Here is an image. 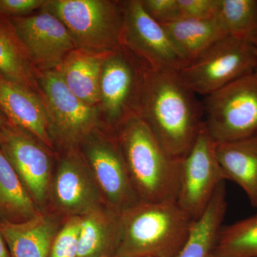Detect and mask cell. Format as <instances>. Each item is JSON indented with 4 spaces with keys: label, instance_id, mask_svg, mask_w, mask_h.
Listing matches in <instances>:
<instances>
[{
    "label": "cell",
    "instance_id": "6da1fadb",
    "mask_svg": "<svg viewBox=\"0 0 257 257\" xmlns=\"http://www.w3.org/2000/svg\"><path fill=\"white\" fill-rule=\"evenodd\" d=\"M140 67L137 114L171 155L182 159L204 124L202 102L177 71L152 69L143 63Z\"/></svg>",
    "mask_w": 257,
    "mask_h": 257
},
{
    "label": "cell",
    "instance_id": "7a4b0ae2",
    "mask_svg": "<svg viewBox=\"0 0 257 257\" xmlns=\"http://www.w3.org/2000/svg\"><path fill=\"white\" fill-rule=\"evenodd\" d=\"M115 136L140 200L177 201L182 159L162 146L137 113L121 123Z\"/></svg>",
    "mask_w": 257,
    "mask_h": 257
},
{
    "label": "cell",
    "instance_id": "3957f363",
    "mask_svg": "<svg viewBox=\"0 0 257 257\" xmlns=\"http://www.w3.org/2000/svg\"><path fill=\"white\" fill-rule=\"evenodd\" d=\"M194 221L177 201H140L120 214L116 256L175 257Z\"/></svg>",
    "mask_w": 257,
    "mask_h": 257
},
{
    "label": "cell",
    "instance_id": "277c9868",
    "mask_svg": "<svg viewBox=\"0 0 257 257\" xmlns=\"http://www.w3.org/2000/svg\"><path fill=\"white\" fill-rule=\"evenodd\" d=\"M40 10L62 22L77 48L105 52L121 47V2L46 0Z\"/></svg>",
    "mask_w": 257,
    "mask_h": 257
},
{
    "label": "cell",
    "instance_id": "5b68a950",
    "mask_svg": "<svg viewBox=\"0 0 257 257\" xmlns=\"http://www.w3.org/2000/svg\"><path fill=\"white\" fill-rule=\"evenodd\" d=\"M204 123L215 143L257 136V71L204 96Z\"/></svg>",
    "mask_w": 257,
    "mask_h": 257
},
{
    "label": "cell",
    "instance_id": "8992f818",
    "mask_svg": "<svg viewBox=\"0 0 257 257\" xmlns=\"http://www.w3.org/2000/svg\"><path fill=\"white\" fill-rule=\"evenodd\" d=\"M38 84L54 145L64 150L78 149L89 134L100 128L99 108L74 95L56 69L39 74Z\"/></svg>",
    "mask_w": 257,
    "mask_h": 257
},
{
    "label": "cell",
    "instance_id": "52a82bcc",
    "mask_svg": "<svg viewBox=\"0 0 257 257\" xmlns=\"http://www.w3.org/2000/svg\"><path fill=\"white\" fill-rule=\"evenodd\" d=\"M256 71L255 45L226 35L178 74L192 92L206 96Z\"/></svg>",
    "mask_w": 257,
    "mask_h": 257
},
{
    "label": "cell",
    "instance_id": "ba28073f",
    "mask_svg": "<svg viewBox=\"0 0 257 257\" xmlns=\"http://www.w3.org/2000/svg\"><path fill=\"white\" fill-rule=\"evenodd\" d=\"M79 149L106 206L121 214L140 202L115 134L97 128L83 140Z\"/></svg>",
    "mask_w": 257,
    "mask_h": 257
},
{
    "label": "cell",
    "instance_id": "9c48e42d",
    "mask_svg": "<svg viewBox=\"0 0 257 257\" xmlns=\"http://www.w3.org/2000/svg\"><path fill=\"white\" fill-rule=\"evenodd\" d=\"M121 47L152 69L178 71L189 64L168 32L144 8L141 0L121 2Z\"/></svg>",
    "mask_w": 257,
    "mask_h": 257
},
{
    "label": "cell",
    "instance_id": "30bf717a",
    "mask_svg": "<svg viewBox=\"0 0 257 257\" xmlns=\"http://www.w3.org/2000/svg\"><path fill=\"white\" fill-rule=\"evenodd\" d=\"M0 149L39 210L47 211L55 170L51 149L31 133L10 122L0 133Z\"/></svg>",
    "mask_w": 257,
    "mask_h": 257
},
{
    "label": "cell",
    "instance_id": "8fae6325",
    "mask_svg": "<svg viewBox=\"0 0 257 257\" xmlns=\"http://www.w3.org/2000/svg\"><path fill=\"white\" fill-rule=\"evenodd\" d=\"M225 180L216 153V143L203 124L196 141L181 160L177 202L194 220L209 205Z\"/></svg>",
    "mask_w": 257,
    "mask_h": 257
},
{
    "label": "cell",
    "instance_id": "7c38bea8",
    "mask_svg": "<svg viewBox=\"0 0 257 257\" xmlns=\"http://www.w3.org/2000/svg\"><path fill=\"white\" fill-rule=\"evenodd\" d=\"M64 151L55 167L49 197L56 213L64 217L82 216L104 205L100 190L79 149Z\"/></svg>",
    "mask_w": 257,
    "mask_h": 257
},
{
    "label": "cell",
    "instance_id": "4fadbf2b",
    "mask_svg": "<svg viewBox=\"0 0 257 257\" xmlns=\"http://www.w3.org/2000/svg\"><path fill=\"white\" fill-rule=\"evenodd\" d=\"M141 67L122 47L112 51L103 64L99 82V110L108 130L115 134L123 121L137 113Z\"/></svg>",
    "mask_w": 257,
    "mask_h": 257
},
{
    "label": "cell",
    "instance_id": "5bb4252c",
    "mask_svg": "<svg viewBox=\"0 0 257 257\" xmlns=\"http://www.w3.org/2000/svg\"><path fill=\"white\" fill-rule=\"evenodd\" d=\"M13 32L32 64L53 70L77 48L70 34L58 18L41 12L33 16L13 18Z\"/></svg>",
    "mask_w": 257,
    "mask_h": 257
},
{
    "label": "cell",
    "instance_id": "9a60e30c",
    "mask_svg": "<svg viewBox=\"0 0 257 257\" xmlns=\"http://www.w3.org/2000/svg\"><path fill=\"white\" fill-rule=\"evenodd\" d=\"M0 110L10 124L31 133L51 150L54 148L40 94L0 76Z\"/></svg>",
    "mask_w": 257,
    "mask_h": 257
},
{
    "label": "cell",
    "instance_id": "2e32d148",
    "mask_svg": "<svg viewBox=\"0 0 257 257\" xmlns=\"http://www.w3.org/2000/svg\"><path fill=\"white\" fill-rule=\"evenodd\" d=\"M56 212L41 211L30 220L14 223L0 219V231L11 257H49L63 221Z\"/></svg>",
    "mask_w": 257,
    "mask_h": 257
},
{
    "label": "cell",
    "instance_id": "e0dca14e",
    "mask_svg": "<svg viewBox=\"0 0 257 257\" xmlns=\"http://www.w3.org/2000/svg\"><path fill=\"white\" fill-rule=\"evenodd\" d=\"M110 52L76 48L56 69L69 90L88 105L99 107L101 69Z\"/></svg>",
    "mask_w": 257,
    "mask_h": 257
},
{
    "label": "cell",
    "instance_id": "ac0fdd59",
    "mask_svg": "<svg viewBox=\"0 0 257 257\" xmlns=\"http://www.w3.org/2000/svg\"><path fill=\"white\" fill-rule=\"evenodd\" d=\"M216 153L225 180L239 186L257 208V136L216 143Z\"/></svg>",
    "mask_w": 257,
    "mask_h": 257
},
{
    "label": "cell",
    "instance_id": "d6986e66",
    "mask_svg": "<svg viewBox=\"0 0 257 257\" xmlns=\"http://www.w3.org/2000/svg\"><path fill=\"white\" fill-rule=\"evenodd\" d=\"M120 214L101 206L81 216L77 257L116 256Z\"/></svg>",
    "mask_w": 257,
    "mask_h": 257
},
{
    "label": "cell",
    "instance_id": "ffe728a7",
    "mask_svg": "<svg viewBox=\"0 0 257 257\" xmlns=\"http://www.w3.org/2000/svg\"><path fill=\"white\" fill-rule=\"evenodd\" d=\"M225 182L219 186L202 215L193 223L188 237L175 257H211L222 229L226 209Z\"/></svg>",
    "mask_w": 257,
    "mask_h": 257
},
{
    "label": "cell",
    "instance_id": "44dd1931",
    "mask_svg": "<svg viewBox=\"0 0 257 257\" xmlns=\"http://www.w3.org/2000/svg\"><path fill=\"white\" fill-rule=\"evenodd\" d=\"M162 25L189 63L227 35L215 18H182Z\"/></svg>",
    "mask_w": 257,
    "mask_h": 257
},
{
    "label": "cell",
    "instance_id": "7402d4cb",
    "mask_svg": "<svg viewBox=\"0 0 257 257\" xmlns=\"http://www.w3.org/2000/svg\"><path fill=\"white\" fill-rule=\"evenodd\" d=\"M40 212L41 211L0 149V219L23 222Z\"/></svg>",
    "mask_w": 257,
    "mask_h": 257
},
{
    "label": "cell",
    "instance_id": "603a6c76",
    "mask_svg": "<svg viewBox=\"0 0 257 257\" xmlns=\"http://www.w3.org/2000/svg\"><path fill=\"white\" fill-rule=\"evenodd\" d=\"M0 76L40 94L38 74L18 39L0 28Z\"/></svg>",
    "mask_w": 257,
    "mask_h": 257
},
{
    "label": "cell",
    "instance_id": "cb8c5ba5",
    "mask_svg": "<svg viewBox=\"0 0 257 257\" xmlns=\"http://www.w3.org/2000/svg\"><path fill=\"white\" fill-rule=\"evenodd\" d=\"M225 33L257 42V0H217L215 17Z\"/></svg>",
    "mask_w": 257,
    "mask_h": 257
},
{
    "label": "cell",
    "instance_id": "d4e9b609",
    "mask_svg": "<svg viewBox=\"0 0 257 257\" xmlns=\"http://www.w3.org/2000/svg\"><path fill=\"white\" fill-rule=\"evenodd\" d=\"M214 255L216 257H257V214L224 225Z\"/></svg>",
    "mask_w": 257,
    "mask_h": 257
},
{
    "label": "cell",
    "instance_id": "484cf974",
    "mask_svg": "<svg viewBox=\"0 0 257 257\" xmlns=\"http://www.w3.org/2000/svg\"><path fill=\"white\" fill-rule=\"evenodd\" d=\"M81 216L65 217L56 234L49 257H77Z\"/></svg>",
    "mask_w": 257,
    "mask_h": 257
},
{
    "label": "cell",
    "instance_id": "4316f807",
    "mask_svg": "<svg viewBox=\"0 0 257 257\" xmlns=\"http://www.w3.org/2000/svg\"><path fill=\"white\" fill-rule=\"evenodd\" d=\"M145 10L161 25L181 19L178 0H141Z\"/></svg>",
    "mask_w": 257,
    "mask_h": 257
},
{
    "label": "cell",
    "instance_id": "83f0119b",
    "mask_svg": "<svg viewBox=\"0 0 257 257\" xmlns=\"http://www.w3.org/2000/svg\"><path fill=\"white\" fill-rule=\"evenodd\" d=\"M181 19H205L215 17L217 0H178Z\"/></svg>",
    "mask_w": 257,
    "mask_h": 257
},
{
    "label": "cell",
    "instance_id": "f1b7e54d",
    "mask_svg": "<svg viewBox=\"0 0 257 257\" xmlns=\"http://www.w3.org/2000/svg\"><path fill=\"white\" fill-rule=\"evenodd\" d=\"M46 0H0V14L23 18L41 9Z\"/></svg>",
    "mask_w": 257,
    "mask_h": 257
},
{
    "label": "cell",
    "instance_id": "f546056e",
    "mask_svg": "<svg viewBox=\"0 0 257 257\" xmlns=\"http://www.w3.org/2000/svg\"><path fill=\"white\" fill-rule=\"evenodd\" d=\"M0 257H11L9 248L1 231H0Z\"/></svg>",
    "mask_w": 257,
    "mask_h": 257
},
{
    "label": "cell",
    "instance_id": "4dcf8cb0",
    "mask_svg": "<svg viewBox=\"0 0 257 257\" xmlns=\"http://www.w3.org/2000/svg\"><path fill=\"white\" fill-rule=\"evenodd\" d=\"M8 122V119L5 117L4 114L0 110V133L3 130V126Z\"/></svg>",
    "mask_w": 257,
    "mask_h": 257
},
{
    "label": "cell",
    "instance_id": "1f68e13d",
    "mask_svg": "<svg viewBox=\"0 0 257 257\" xmlns=\"http://www.w3.org/2000/svg\"><path fill=\"white\" fill-rule=\"evenodd\" d=\"M255 47H256V57H257V42L255 44Z\"/></svg>",
    "mask_w": 257,
    "mask_h": 257
},
{
    "label": "cell",
    "instance_id": "d6a6232c",
    "mask_svg": "<svg viewBox=\"0 0 257 257\" xmlns=\"http://www.w3.org/2000/svg\"><path fill=\"white\" fill-rule=\"evenodd\" d=\"M211 257H216L215 256H214V254L212 255V256H211Z\"/></svg>",
    "mask_w": 257,
    "mask_h": 257
},
{
    "label": "cell",
    "instance_id": "836d02e7",
    "mask_svg": "<svg viewBox=\"0 0 257 257\" xmlns=\"http://www.w3.org/2000/svg\"><path fill=\"white\" fill-rule=\"evenodd\" d=\"M106 257H117V256H106Z\"/></svg>",
    "mask_w": 257,
    "mask_h": 257
}]
</instances>
